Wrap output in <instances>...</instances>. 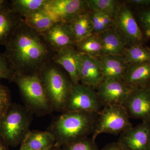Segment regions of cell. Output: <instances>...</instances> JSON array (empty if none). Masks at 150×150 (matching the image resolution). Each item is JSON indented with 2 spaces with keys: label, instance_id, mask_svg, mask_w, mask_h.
Here are the masks:
<instances>
[{
  "label": "cell",
  "instance_id": "obj_11",
  "mask_svg": "<svg viewBox=\"0 0 150 150\" xmlns=\"http://www.w3.org/2000/svg\"><path fill=\"white\" fill-rule=\"evenodd\" d=\"M123 105L130 117L150 123V90L148 86L134 88Z\"/></svg>",
  "mask_w": 150,
  "mask_h": 150
},
{
  "label": "cell",
  "instance_id": "obj_32",
  "mask_svg": "<svg viewBox=\"0 0 150 150\" xmlns=\"http://www.w3.org/2000/svg\"><path fill=\"white\" fill-rule=\"evenodd\" d=\"M126 2L137 9L150 8V0H129Z\"/></svg>",
  "mask_w": 150,
  "mask_h": 150
},
{
  "label": "cell",
  "instance_id": "obj_4",
  "mask_svg": "<svg viewBox=\"0 0 150 150\" xmlns=\"http://www.w3.org/2000/svg\"><path fill=\"white\" fill-rule=\"evenodd\" d=\"M18 87L25 106L38 116L54 112L46 95L40 74H16L13 81Z\"/></svg>",
  "mask_w": 150,
  "mask_h": 150
},
{
  "label": "cell",
  "instance_id": "obj_6",
  "mask_svg": "<svg viewBox=\"0 0 150 150\" xmlns=\"http://www.w3.org/2000/svg\"><path fill=\"white\" fill-rule=\"evenodd\" d=\"M130 118L123 105L104 106L98 112L92 139L95 141L98 135L105 133L113 135L121 134L133 126Z\"/></svg>",
  "mask_w": 150,
  "mask_h": 150
},
{
  "label": "cell",
  "instance_id": "obj_3",
  "mask_svg": "<svg viewBox=\"0 0 150 150\" xmlns=\"http://www.w3.org/2000/svg\"><path fill=\"white\" fill-rule=\"evenodd\" d=\"M33 115L24 105L12 103L0 119V137L8 147L21 144L30 131Z\"/></svg>",
  "mask_w": 150,
  "mask_h": 150
},
{
  "label": "cell",
  "instance_id": "obj_19",
  "mask_svg": "<svg viewBox=\"0 0 150 150\" xmlns=\"http://www.w3.org/2000/svg\"><path fill=\"white\" fill-rule=\"evenodd\" d=\"M102 43L101 56H123L126 46L122 38L112 28L98 34Z\"/></svg>",
  "mask_w": 150,
  "mask_h": 150
},
{
  "label": "cell",
  "instance_id": "obj_27",
  "mask_svg": "<svg viewBox=\"0 0 150 150\" xmlns=\"http://www.w3.org/2000/svg\"><path fill=\"white\" fill-rule=\"evenodd\" d=\"M89 14L93 22L94 34H98L113 27V18L103 13L89 11Z\"/></svg>",
  "mask_w": 150,
  "mask_h": 150
},
{
  "label": "cell",
  "instance_id": "obj_17",
  "mask_svg": "<svg viewBox=\"0 0 150 150\" xmlns=\"http://www.w3.org/2000/svg\"><path fill=\"white\" fill-rule=\"evenodd\" d=\"M122 80L134 88L147 86L150 83V62L129 65Z\"/></svg>",
  "mask_w": 150,
  "mask_h": 150
},
{
  "label": "cell",
  "instance_id": "obj_37",
  "mask_svg": "<svg viewBox=\"0 0 150 150\" xmlns=\"http://www.w3.org/2000/svg\"><path fill=\"white\" fill-rule=\"evenodd\" d=\"M148 86V87H149V89L150 90V83Z\"/></svg>",
  "mask_w": 150,
  "mask_h": 150
},
{
  "label": "cell",
  "instance_id": "obj_18",
  "mask_svg": "<svg viewBox=\"0 0 150 150\" xmlns=\"http://www.w3.org/2000/svg\"><path fill=\"white\" fill-rule=\"evenodd\" d=\"M55 144V137L47 130H30L21 144L19 150H45Z\"/></svg>",
  "mask_w": 150,
  "mask_h": 150
},
{
  "label": "cell",
  "instance_id": "obj_16",
  "mask_svg": "<svg viewBox=\"0 0 150 150\" xmlns=\"http://www.w3.org/2000/svg\"><path fill=\"white\" fill-rule=\"evenodd\" d=\"M99 59L104 79L123 80L129 66L123 56L108 55Z\"/></svg>",
  "mask_w": 150,
  "mask_h": 150
},
{
  "label": "cell",
  "instance_id": "obj_35",
  "mask_svg": "<svg viewBox=\"0 0 150 150\" xmlns=\"http://www.w3.org/2000/svg\"><path fill=\"white\" fill-rule=\"evenodd\" d=\"M8 3V1L0 0V10L9 6L10 4L9 5Z\"/></svg>",
  "mask_w": 150,
  "mask_h": 150
},
{
  "label": "cell",
  "instance_id": "obj_2",
  "mask_svg": "<svg viewBox=\"0 0 150 150\" xmlns=\"http://www.w3.org/2000/svg\"><path fill=\"white\" fill-rule=\"evenodd\" d=\"M98 115L90 112L65 111L54 117L47 130L55 137V145L61 148L93 134Z\"/></svg>",
  "mask_w": 150,
  "mask_h": 150
},
{
  "label": "cell",
  "instance_id": "obj_26",
  "mask_svg": "<svg viewBox=\"0 0 150 150\" xmlns=\"http://www.w3.org/2000/svg\"><path fill=\"white\" fill-rule=\"evenodd\" d=\"M89 11L103 13L114 18L120 3L115 0H87Z\"/></svg>",
  "mask_w": 150,
  "mask_h": 150
},
{
  "label": "cell",
  "instance_id": "obj_28",
  "mask_svg": "<svg viewBox=\"0 0 150 150\" xmlns=\"http://www.w3.org/2000/svg\"><path fill=\"white\" fill-rule=\"evenodd\" d=\"M137 22L145 40L150 39V8L137 9Z\"/></svg>",
  "mask_w": 150,
  "mask_h": 150
},
{
  "label": "cell",
  "instance_id": "obj_25",
  "mask_svg": "<svg viewBox=\"0 0 150 150\" xmlns=\"http://www.w3.org/2000/svg\"><path fill=\"white\" fill-rule=\"evenodd\" d=\"M123 56L129 65L150 62V48L143 44L128 46Z\"/></svg>",
  "mask_w": 150,
  "mask_h": 150
},
{
  "label": "cell",
  "instance_id": "obj_24",
  "mask_svg": "<svg viewBox=\"0 0 150 150\" xmlns=\"http://www.w3.org/2000/svg\"><path fill=\"white\" fill-rule=\"evenodd\" d=\"M46 0H13L10 6L21 18L43 8Z\"/></svg>",
  "mask_w": 150,
  "mask_h": 150
},
{
  "label": "cell",
  "instance_id": "obj_20",
  "mask_svg": "<svg viewBox=\"0 0 150 150\" xmlns=\"http://www.w3.org/2000/svg\"><path fill=\"white\" fill-rule=\"evenodd\" d=\"M21 19L10 5L0 10V45L7 44Z\"/></svg>",
  "mask_w": 150,
  "mask_h": 150
},
{
  "label": "cell",
  "instance_id": "obj_30",
  "mask_svg": "<svg viewBox=\"0 0 150 150\" xmlns=\"http://www.w3.org/2000/svg\"><path fill=\"white\" fill-rule=\"evenodd\" d=\"M11 103L9 89L0 83V119L6 114Z\"/></svg>",
  "mask_w": 150,
  "mask_h": 150
},
{
  "label": "cell",
  "instance_id": "obj_22",
  "mask_svg": "<svg viewBox=\"0 0 150 150\" xmlns=\"http://www.w3.org/2000/svg\"><path fill=\"white\" fill-rule=\"evenodd\" d=\"M21 20L40 34L47 31L56 23L43 8L21 19Z\"/></svg>",
  "mask_w": 150,
  "mask_h": 150
},
{
  "label": "cell",
  "instance_id": "obj_29",
  "mask_svg": "<svg viewBox=\"0 0 150 150\" xmlns=\"http://www.w3.org/2000/svg\"><path fill=\"white\" fill-rule=\"evenodd\" d=\"M60 150H100L92 138L87 137L72 143L67 144L61 147Z\"/></svg>",
  "mask_w": 150,
  "mask_h": 150
},
{
  "label": "cell",
  "instance_id": "obj_9",
  "mask_svg": "<svg viewBox=\"0 0 150 150\" xmlns=\"http://www.w3.org/2000/svg\"><path fill=\"white\" fill-rule=\"evenodd\" d=\"M43 9L56 23H68L79 14L89 11L83 0H46Z\"/></svg>",
  "mask_w": 150,
  "mask_h": 150
},
{
  "label": "cell",
  "instance_id": "obj_21",
  "mask_svg": "<svg viewBox=\"0 0 150 150\" xmlns=\"http://www.w3.org/2000/svg\"><path fill=\"white\" fill-rule=\"evenodd\" d=\"M89 11L79 14L67 23L72 31L76 43L93 34V23Z\"/></svg>",
  "mask_w": 150,
  "mask_h": 150
},
{
  "label": "cell",
  "instance_id": "obj_31",
  "mask_svg": "<svg viewBox=\"0 0 150 150\" xmlns=\"http://www.w3.org/2000/svg\"><path fill=\"white\" fill-rule=\"evenodd\" d=\"M15 75L4 54L0 53V79L12 82Z\"/></svg>",
  "mask_w": 150,
  "mask_h": 150
},
{
  "label": "cell",
  "instance_id": "obj_13",
  "mask_svg": "<svg viewBox=\"0 0 150 150\" xmlns=\"http://www.w3.org/2000/svg\"><path fill=\"white\" fill-rule=\"evenodd\" d=\"M79 78L82 84L93 90L97 89L104 79L99 58L81 54Z\"/></svg>",
  "mask_w": 150,
  "mask_h": 150
},
{
  "label": "cell",
  "instance_id": "obj_23",
  "mask_svg": "<svg viewBox=\"0 0 150 150\" xmlns=\"http://www.w3.org/2000/svg\"><path fill=\"white\" fill-rule=\"evenodd\" d=\"M76 49L79 53L93 58L101 57L102 46L98 34H93L76 43Z\"/></svg>",
  "mask_w": 150,
  "mask_h": 150
},
{
  "label": "cell",
  "instance_id": "obj_1",
  "mask_svg": "<svg viewBox=\"0 0 150 150\" xmlns=\"http://www.w3.org/2000/svg\"><path fill=\"white\" fill-rule=\"evenodd\" d=\"M5 46L4 54L16 74H40L55 54L43 35L21 20Z\"/></svg>",
  "mask_w": 150,
  "mask_h": 150
},
{
  "label": "cell",
  "instance_id": "obj_36",
  "mask_svg": "<svg viewBox=\"0 0 150 150\" xmlns=\"http://www.w3.org/2000/svg\"><path fill=\"white\" fill-rule=\"evenodd\" d=\"M60 149H61V148H59V147L56 146V145H54V146L51 147L46 149L43 150H60Z\"/></svg>",
  "mask_w": 150,
  "mask_h": 150
},
{
  "label": "cell",
  "instance_id": "obj_7",
  "mask_svg": "<svg viewBox=\"0 0 150 150\" xmlns=\"http://www.w3.org/2000/svg\"><path fill=\"white\" fill-rule=\"evenodd\" d=\"M115 28L128 46L145 44V39L133 12L126 4L120 3L113 18Z\"/></svg>",
  "mask_w": 150,
  "mask_h": 150
},
{
  "label": "cell",
  "instance_id": "obj_5",
  "mask_svg": "<svg viewBox=\"0 0 150 150\" xmlns=\"http://www.w3.org/2000/svg\"><path fill=\"white\" fill-rule=\"evenodd\" d=\"M40 76L54 111L64 112L73 85L71 79L56 66L50 64L42 71Z\"/></svg>",
  "mask_w": 150,
  "mask_h": 150
},
{
  "label": "cell",
  "instance_id": "obj_34",
  "mask_svg": "<svg viewBox=\"0 0 150 150\" xmlns=\"http://www.w3.org/2000/svg\"><path fill=\"white\" fill-rule=\"evenodd\" d=\"M0 150H9L7 146L0 137Z\"/></svg>",
  "mask_w": 150,
  "mask_h": 150
},
{
  "label": "cell",
  "instance_id": "obj_8",
  "mask_svg": "<svg viewBox=\"0 0 150 150\" xmlns=\"http://www.w3.org/2000/svg\"><path fill=\"white\" fill-rule=\"evenodd\" d=\"M103 106L96 92L82 84L73 85L67 98L65 111L98 113Z\"/></svg>",
  "mask_w": 150,
  "mask_h": 150
},
{
  "label": "cell",
  "instance_id": "obj_12",
  "mask_svg": "<svg viewBox=\"0 0 150 150\" xmlns=\"http://www.w3.org/2000/svg\"><path fill=\"white\" fill-rule=\"evenodd\" d=\"M118 142L127 150H149L150 123L142 122L121 134Z\"/></svg>",
  "mask_w": 150,
  "mask_h": 150
},
{
  "label": "cell",
  "instance_id": "obj_14",
  "mask_svg": "<svg viewBox=\"0 0 150 150\" xmlns=\"http://www.w3.org/2000/svg\"><path fill=\"white\" fill-rule=\"evenodd\" d=\"M41 35L55 53L66 47L76 45L74 36L67 23H55Z\"/></svg>",
  "mask_w": 150,
  "mask_h": 150
},
{
  "label": "cell",
  "instance_id": "obj_33",
  "mask_svg": "<svg viewBox=\"0 0 150 150\" xmlns=\"http://www.w3.org/2000/svg\"><path fill=\"white\" fill-rule=\"evenodd\" d=\"M101 150H127L118 142L110 143Z\"/></svg>",
  "mask_w": 150,
  "mask_h": 150
},
{
  "label": "cell",
  "instance_id": "obj_10",
  "mask_svg": "<svg viewBox=\"0 0 150 150\" xmlns=\"http://www.w3.org/2000/svg\"><path fill=\"white\" fill-rule=\"evenodd\" d=\"M134 88L121 80L104 79L97 93L103 106L123 105Z\"/></svg>",
  "mask_w": 150,
  "mask_h": 150
},
{
  "label": "cell",
  "instance_id": "obj_38",
  "mask_svg": "<svg viewBox=\"0 0 150 150\" xmlns=\"http://www.w3.org/2000/svg\"><path fill=\"white\" fill-rule=\"evenodd\" d=\"M149 150H150V148L149 149Z\"/></svg>",
  "mask_w": 150,
  "mask_h": 150
},
{
  "label": "cell",
  "instance_id": "obj_15",
  "mask_svg": "<svg viewBox=\"0 0 150 150\" xmlns=\"http://www.w3.org/2000/svg\"><path fill=\"white\" fill-rule=\"evenodd\" d=\"M81 54L75 46L66 47L54 54L52 62L62 66L69 75L73 85L80 83L79 67Z\"/></svg>",
  "mask_w": 150,
  "mask_h": 150
}]
</instances>
